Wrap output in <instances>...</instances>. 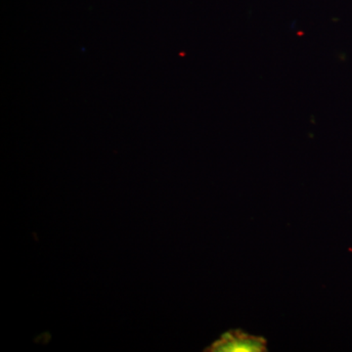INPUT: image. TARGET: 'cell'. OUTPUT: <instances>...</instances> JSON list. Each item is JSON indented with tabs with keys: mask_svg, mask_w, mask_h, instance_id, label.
<instances>
[{
	"mask_svg": "<svg viewBox=\"0 0 352 352\" xmlns=\"http://www.w3.org/2000/svg\"><path fill=\"white\" fill-rule=\"evenodd\" d=\"M206 351L210 352H266L267 340L261 336L252 335L241 330L227 331L222 333Z\"/></svg>",
	"mask_w": 352,
	"mask_h": 352,
	"instance_id": "obj_1",
	"label": "cell"
}]
</instances>
